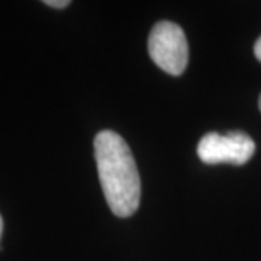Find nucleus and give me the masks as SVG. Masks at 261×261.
Here are the masks:
<instances>
[{
    "instance_id": "f257e3e1",
    "label": "nucleus",
    "mask_w": 261,
    "mask_h": 261,
    "mask_svg": "<svg viewBox=\"0 0 261 261\" xmlns=\"http://www.w3.org/2000/svg\"><path fill=\"white\" fill-rule=\"evenodd\" d=\"M93 148L109 208L117 217L133 216L141 202V178L133 151L114 130H100L95 136Z\"/></svg>"
},
{
    "instance_id": "f03ea898",
    "label": "nucleus",
    "mask_w": 261,
    "mask_h": 261,
    "mask_svg": "<svg viewBox=\"0 0 261 261\" xmlns=\"http://www.w3.org/2000/svg\"><path fill=\"white\" fill-rule=\"evenodd\" d=\"M148 51L156 66L168 75H181L189 63V43L184 29L170 20H161L151 29Z\"/></svg>"
},
{
    "instance_id": "7ed1b4c3",
    "label": "nucleus",
    "mask_w": 261,
    "mask_h": 261,
    "mask_svg": "<svg viewBox=\"0 0 261 261\" xmlns=\"http://www.w3.org/2000/svg\"><path fill=\"white\" fill-rule=\"evenodd\" d=\"M254 149L256 144L248 134L231 130L229 134H205L197 146V154L207 165L231 163L241 166L251 160Z\"/></svg>"
},
{
    "instance_id": "20e7f679",
    "label": "nucleus",
    "mask_w": 261,
    "mask_h": 261,
    "mask_svg": "<svg viewBox=\"0 0 261 261\" xmlns=\"http://www.w3.org/2000/svg\"><path fill=\"white\" fill-rule=\"evenodd\" d=\"M46 5H49V7H55V9H65L70 5L68 0H46L44 2Z\"/></svg>"
},
{
    "instance_id": "39448f33",
    "label": "nucleus",
    "mask_w": 261,
    "mask_h": 261,
    "mask_svg": "<svg viewBox=\"0 0 261 261\" xmlns=\"http://www.w3.org/2000/svg\"><path fill=\"white\" fill-rule=\"evenodd\" d=\"M254 56H256L258 61H261V36L258 38L256 44H254Z\"/></svg>"
},
{
    "instance_id": "423d86ee",
    "label": "nucleus",
    "mask_w": 261,
    "mask_h": 261,
    "mask_svg": "<svg viewBox=\"0 0 261 261\" xmlns=\"http://www.w3.org/2000/svg\"><path fill=\"white\" fill-rule=\"evenodd\" d=\"M2 231H4V221H2V216H0V238H2Z\"/></svg>"
},
{
    "instance_id": "0eeeda50",
    "label": "nucleus",
    "mask_w": 261,
    "mask_h": 261,
    "mask_svg": "<svg viewBox=\"0 0 261 261\" xmlns=\"http://www.w3.org/2000/svg\"><path fill=\"white\" fill-rule=\"evenodd\" d=\"M259 111H261V95H259Z\"/></svg>"
}]
</instances>
